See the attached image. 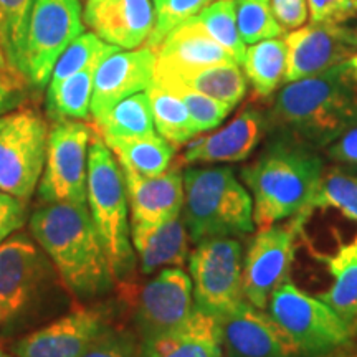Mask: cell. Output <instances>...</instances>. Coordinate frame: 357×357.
I'll return each mask as SVG.
<instances>
[{
    "label": "cell",
    "mask_w": 357,
    "mask_h": 357,
    "mask_svg": "<svg viewBox=\"0 0 357 357\" xmlns=\"http://www.w3.org/2000/svg\"><path fill=\"white\" fill-rule=\"evenodd\" d=\"M24 83H25L24 75L8 63L6 53H3L2 48H0V86L19 91V89H22V86H24Z\"/></svg>",
    "instance_id": "7bdbcfd3"
},
{
    "label": "cell",
    "mask_w": 357,
    "mask_h": 357,
    "mask_svg": "<svg viewBox=\"0 0 357 357\" xmlns=\"http://www.w3.org/2000/svg\"><path fill=\"white\" fill-rule=\"evenodd\" d=\"M91 129L78 121H58L48 134L40 199L47 204H86L88 144Z\"/></svg>",
    "instance_id": "8fae6325"
},
{
    "label": "cell",
    "mask_w": 357,
    "mask_h": 357,
    "mask_svg": "<svg viewBox=\"0 0 357 357\" xmlns=\"http://www.w3.org/2000/svg\"><path fill=\"white\" fill-rule=\"evenodd\" d=\"M79 0H35L25 38L24 75L35 86L50 79L58 58L83 33Z\"/></svg>",
    "instance_id": "30bf717a"
},
{
    "label": "cell",
    "mask_w": 357,
    "mask_h": 357,
    "mask_svg": "<svg viewBox=\"0 0 357 357\" xmlns=\"http://www.w3.org/2000/svg\"><path fill=\"white\" fill-rule=\"evenodd\" d=\"M312 24L341 25L357 19V0H307Z\"/></svg>",
    "instance_id": "f35d334b"
},
{
    "label": "cell",
    "mask_w": 357,
    "mask_h": 357,
    "mask_svg": "<svg viewBox=\"0 0 357 357\" xmlns=\"http://www.w3.org/2000/svg\"><path fill=\"white\" fill-rule=\"evenodd\" d=\"M0 357H13V356H12V354H8L7 351H3L2 347H0Z\"/></svg>",
    "instance_id": "c3c4849f"
},
{
    "label": "cell",
    "mask_w": 357,
    "mask_h": 357,
    "mask_svg": "<svg viewBox=\"0 0 357 357\" xmlns=\"http://www.w3.org/2000/svg\"><path fill=\"white\" fill-rule=\"evenodd\" d=\"M146 91L149 96L154 126L158 129L159 136L171 142L176 149L197 136L199 129L192 121L185 105L172 91L159 86L154 82Z\"/></svg>",
    "instance_id": "83f0119b"
},
{
    "label": "cell",
    "mask_w": 357,
    "mask_h": 357,
    "mask_svg": "<svg viewBox=\"0 0 357 357\" xmlns=\"http://www.w3.org/2000/svg\"><path fill=\"white\" fill-rule=\"evenodd\" d=\"M347 61H349L352 75H354V78H356V82H357V53H354V55H352Z\"/></svg>",
    "instance_id": "bcb514c9"
},
{
    "label": "cell",
    "mask_w": 357,
    "mask_h": 357,
    "mask_svg": "<svg viewBox=\"0 0 357 357\" xmlns=\"http://www.w3.org/2000/svg\"><path fill=\"white\" fill-rule=\"evenodd\" d=\"M43 273V257L29 235H12L0 243V307L7 319L29 305Z\"/></svg>",
    "instance_id": "ac0fdd59"
},
{
    "label": "cell",
    "mask_w": 357,
    "mask_h": 357,
    "mask_svg": "<svg viewBox=\"0 0 357 357\" xmlns=\"http://www.w3.org/2000/svg\"><path fill=\"white\" fill-rule=\"evenodd\" d=\"M83 20L102 42L134 50L149 38L155 12L151 0H86Z\"/></svg>",
    "instance_id": "e0dca14e"
},
{
    "label": "cell",
    "mask_w": 357,
    "mask_h": 357,
    "mask_svg": "<svg viewBox=\"0 0 357 357\" xmlns=\"http://www.w3.org/2000/svg\"><path fill=\"white\" fill-rule=\"evenodd\" d=\"M131 225H159L181 215L184 207V174L169 167L159 176L146 177L121 169Z\"/></svg>",
    "instance_id": "ffe728a7"
},
{
    "label": "cell",
    "mask_w": 357,
    "mask_h": 357,
    "mask_svg": "<svg viewBox=\"0 0 357 357\" xmlns=\"http://www.w3.org/2000/svg\"><path fill=\"white\" fill-rule=\"evenodd\" d=\"M3 121H6V118H0V128H2V124H3Z\"/></svg>",
    "instance_id": "f907efd6"
},
{
    "label": "cell",
    "mask_w": 357,
    "mask_h": 357,
    "mask_svg": "<svg viewBox=\"0 0 357 357\" xmlns=\"http://www.w3.org/2000/svg\"><path fill=\"white\" fill-rule=\"evenodd\" d=\"M318 357H357V336Z\"/></svg>",
    "instance_id": "ee69618b"
},
{
    "label": "cell",
    "mask_w": 357,
    "mask_h": 357,
    "mask_svg": "<svg viewBox=\"0 0 357 357\" xmlns=\"http://www.w3.org/2000/svg\"><path fill=\"white\" fill-rule=\"evenodd\" d=\"M268 314L278 323L301 352V357H318L357 336L331 306L312 298L287 281L271 296Z\"/></svg>",
    "instance_id": "8992f818"
},
{
    "label": "cell",
    "mask_w": 357,
    "mask_h": 357,
    "mask_svg": "<svg viewBox=\"0 0 357 357\" xmlns=\"http://www.w3.org/2000/svg\"><path fill=\"white\" fill-rule=\"evenodd\" d=\"M86 202L114 280L124 276L134 265L126 187L121 166L100 137L88 151Z\"/></svg>",
    "instance_id": "5b68a950"
},
{
    "label": "cell",
    "mask_w": 357,
    "mask_h": 357,
    "mask_svg": "<svg viewBox=\"0 0 357 357\" xmlns=\"http://www.w3.org/2000/svg\"><path fill=\"white\" fill-rule=\"evenodd\" d=\"M159 86L169 89L176 95L178 100L185 105L187 111H189L192 121H194L195 128L199 129V132L211 131L215 129L223 123V119L227 118L234 109V106L227 105V102L218 101L215 98H211L204 93L195 91L184 86V84H178L174 82H154Z\"/></svg>",
    "instance_id": "d590c367"
},
{
    "label": "cell",
    "mask_w": 357,
    "mask_h": 357,
    "mask_svg": "<svg viewBox=\"0 0 357 357\" xmlns=\"http://www.w3.org/2000/svg\"><path fill=\"white\" fill-rule=\"evenodd\" d=\"M48 131L33 109L6 116L0 128V192L26 202L37 189L47 158Z\"/></svg>",
    "instance_id": "ba28073f"
},
{
    "label": "cell",
    "mask_w": 357,
    "mask_h": 357,
    "mask_svg": "<svg viewBox=\"0 0 357 357\" xmlns=\"http://www.w3.org/2000/svg\"><path fill=\"white\" fill-rule=\"evenodd\" d=\"M155 52L149 47L114 52L95 73L91 114L95 121L106 116L124 98L146 91L154 82Z\"/></svg>",
    "instance_id": "9a60e30c"
},
{
    "label": "cell",
    "mask_w": 357,
    "mask_h": 357,
    "mask_svg": "<svg viewBox=\"0 0 357 357\" xmlns=\"http://www.w3.org/2000/svg\"><path fill=\"white\" fill-rule=\"evenodd\" d=\"M131 242L146 275L189 260V231L181 215L159 225H131Z\"/></svg>",
    "instance_id": "603a6c76"
},
{
    "label": "cell",
    "mask_w": 357,
    "mask_h": 357,
    "mask_svg": "<svg viewBox=\"0 0 357 357\" xmlns=\"http://www.w3.org/2000/svg\"><path fill=\"white\" fill-rule=\"evenodd\" d=\"M17 101H19V96H17L15 89L0 86V113H3L6 109H10Z\"/></svg>",
    "instance_id": "f6af8a7d"
},
{
    "label": "cell",
    "mask_w": 357,
    "mask_h": 357,
    "mask_svg": "<svg viewBox=\"0 0 357 357\" xmlns=\"http://www.w3.org/2000/svg\"><path fill=\"white\" fill-rule=\"evenodd\" d=\"M271 12L284 30H296L310 19L307 0H270Z\"/></svg>",
    "instance_id": "ab89813d"
},
{
    "label": "cell",
    "mask_w": 357,
    "mask_h": 357,
    "mask_svg": "<svg viewBox=\"0 0 357 357\" xmlns=\"http://www.w3.org/2000/svg\"><path fill=\"white\" fill-rule=\"evenodd\" d=\"M7 318H6V312H3V310L2 307H0V323H2V321H6Z\"/></svg>",
    "instance_id": "681fc988"
},
{
    "label": "cell",
    "mask_w": 357,
    "mask_h": 357,
    "mask_svg": "<svg viewBox=\"0 0 357 357\" xmlns=\"http://www.w3.org/2000/svg\"><path fill=\"white\" fill-rule=\"evenodd\" d=\"M154 2H159V0H154Z\"/></svg>",
    "instance_id": "816d5d0a"
},
{
    "label": "cell",
    "mask_w": 357,
    "mask_h": 357,
    "mask_svg": "<svg viewBox=\"0 0 357 357\" xmlns=\"http://www.w3.org/2000/svg\"><path fill=\"white\" fill-rule=\"evenodd\" d=\"M111 153L118 158L121 169H128L139 176L153 177L171 167L174 147L162 136L146 137H101Z\"/></svg>",
    "instance_id": "484cf974"
},
{
    "label": "cell",
    "mask_w": 357,
    "mask_h": 357,
    "mask_svg": "<svg viewBox=\"0 0 357 357\" xmlns=\"http://www.w3.org/2000/svg\"><path fill=\"white\" fill-rule=\"evenodd\" d=\"M215 0H159L155 2V22L146 47L158 52L159 45L172 32L176 26L184 24L185 20L199 15L205 7Z\"/></svg>",
    "instance_id": "8d00e7d4"
},
{
    "label": "cell",
    "mask_w": 357,
    "mask_h": 357,
    "mask_svg": "<svg viewBox=\"0 0 357 357\" xmlns=\"http://www.w3.org/2000/svg\"><path fill=\"white\" fill-rule=\"evenodd\" d=\"M220 333L225 357H301L288 333L248 301L220 318Z\"/></svg>",
    "instance_id": "4fadbf2b"
},
{
    "label": "cell",
    "mask_w": 357,
    "mask_h": 357,
    "mask_svg": "<svg viewBox=\"0 0 357 357\" xmlns=\"http://www.w3.org/2000/svg\"><path fill=\"white\" fill-rule=\"evenodd\" d=\"M30 230L77 296L108 291L114 276L86 204H47L33 212Z\"/></svg>",
    "instance_id": "7a4b0ae2"
},
{
    "label": "cell",
    "mask_w": 357,
    "mask_h": 357,
    "mask_svg": "<svg viewBox=\"0 0 357 357\" xmlns=\"http://www.w3.org/2000/svg\"><path fill=\"white\" fill-rule=\"evenodd\" d=\"M25 211L24 200L0 192V243L24 225Z\"/></svg>",
    "instance_id": "60d3db41"
},
{
    "label": "cell",
    "mask_w": 357,
    "mask_h": 357,
    "mask_svg": "<svg viewBox=\"0 0 357 357\" xmlns=\"http://www.w3.org/2000/svg\"><path fill=\"white\" fill-rule=\"evenodd\" d=\"M314 208H336L357 222V172L342 167L324 169L318 189L307 204V212Z\"/></svg>",
    "instance_id": "4dcf8cb0"
},
{
    "label": "cell",
    "mask_w": 357,
    "mask_h": 357,
    "mask_svg": "<svg viewBox=\"0 0 357 357\" xmlns=\"http://www.w3.org/2000/svg\"><path fill=\"white\" fill-rule=\"evenodd\" d=\"M222 63H235V60L208 35L197 17H192L176 26L159 45L154 70L192 71Z\"/></svg>",
    "instance_id": "44dd1931"
},
{
    "label": "cell",
    "mask_w": 357,
    "mask_h": 357,
    "mask_svg": "<svg viewBox=\"0 0 357 357\" xmlns=\"http://www.w3.org/2000/svg\"><path fill=\"white\" fill-rule=\"evenodd\" d=\"M98 66L71 75L56 86L48 88V113L56 121L88 119L91 113V96Z\"/></svg>",
    "instance_id": "f546056e"
},
{
    "label": "cell",
    "mask_w": 357,
    "mask_h": 357,
    "mask_svg": "<svg viewBox=\"0 0 357 357\" xmlns=\"http://www.w3.org/2000/svg\"><path fill=\"white\" fill-rule=\"evenodd\" d=\"M192 278L181 268H164L142 287L134 323L141 341L172 331L194 312Z\"/></svg>",
    "instance_id": "7c38bea8"
},
{
    "label": "cell",
    "mask_w": 357,
    "mask_h": 357,
    "mask_svg": "<svg viewBox=\"0 0 357 357\" xmlns=\"http://www.w3.org/2000/svg\"><path fill=\"white\" fill-rule=\"evenodd\" d=\"M270 128L311 147L333 144L357 126V82L349 61L287 83L275 98Z\"/></svg>",
    "instance_id": "6da1fadb"
},
{
    "label": "cell",
    "mask_w": 357,
    "mask_h": 357,
    "mask_svg": "<svg viewBox=\"0 0 357 357\" xmlns=\"http://www.w3.org/2000/svg\"><path fill=\"white\" fill-rule=\"evenodd\" d=\"M195 17L208 35L230 53L235 63L242 65L247 48L236 25V0H215Z\"/></svg>",
    "instance_id": "d6a6232c"
},
{
    "label": "cell",
    "mask_w": 357,
    "mask_h": 357,
    "mask_svg": "<svg viewBox=\"0 0 357 357\" xmlns=\"http://www.w3.org/2000/svg\"><path fill=\"white\" fill-rule=\"evenodd\" d=\"M33 2L35 0H0V48L6 53L8 63L22 75L26 29Z\"/></svg>",
    "instance_id": "1f68e13d"
},
{
    "label": "cell",
    "mask_w": 357,
    "mask_h": 357,
    "mask_svg": "<svg viewBox=\"0 0 357 357\" xmlns=\"http://www.w3.org/2000/svg\"><path fill=\"white\" fill-rule=\"evenodd\" d=\"M323 172V159L314 147L278 134L255 162L240 172L252 192L253 220L258 229L307 212Z\"/></svg>",
    "instance_id": "3957f363"
},
{
    "label": "cell",
    "mask_w": 357,
    "mask_h": 357,
    "mask_svg": "<svg viewBox=\"0 0 357 357\" xmlns=\"http://www.w3.org/2000/svg\"><path fill=\"white\" fill-rule=\"evenodd\" d=\"M268 129V116L248 105L220 131L190 141L182 160L187 164L242 162L257 149Z\"/></svg>",
    "instance_id": "2e32d148"
},
{
    "label": "cell",
    "mask_w": 357,
    "mask_h": 357,
    "mask_svg": "<svg viewBox=\"0 0 357 357\" xmlns=\"http://www.w3.org/2000/svg\"><path fill=\"white\" fill-rule=\"evenodd\" d=\"M95 123L101 137H146L155 134L147 91L124 98Z\"/></svg>",
    "instance_id": "f1b7e54d"
},
{
    "label": "cell",
    "mask_w": 357,
    "mask_h": 357,
    "mask_svg": "<svg viewBox=\"0 0 357 357\" xmlns=\"http://www.w3.org/2000/svg\"><path fill=\"white\" fill-rule=\"evenodd\" d=\"M321 258L333 276L331 288L321 294V300L357 333V236L333 255Z\"/></svg>",
    "instance_id": "d4e9b609"
},
{
    "label": "cell",
    "mask_w": 357,
    "mask_h": 357,
    "mask_svg": "<svg viewBox=\"0 0 357 357\" xmlns=\"http://www.w3.org/2000/svg\"><path fill=\"white\" fill-rule=\"evenodd\" d=\"M82 357H139V346L132 334L105 326Z\"/></svg>",
    "instance_id": "74e56055"
},
{
    "label": "cell",
    "mask_w": 357,
    "mask_h": 357,
    "mask_svg": "<svg viewBox=\"0 0 357 357\" xmlns=\"http://www.w3.org/2000/svg\"><path fill=\"white\" fill-rule=\"evenodd\" d=\"M351 45L357 50V30L351 29Z\"/></svg>",
    "instance_id": "7dc6e473"
},
{
    "label": "cell",
    "mask_w": 357,
    "mask_h": 357,
    "mask_svg": "<svg viewBox=\"0 0 357 357\" xmlns=\"http://www.w3.org/2000/svg\"><path fill=\"white\" fill-rule=\"evenodd\" d=\"M287 75L284 83L314 77L356 53L351 45V29L333 24H312L284 35Z\"/></svg>",
    "instance_id": "5bb4252c"
},
{
    "label": "cell",
    "mask_w": 357,
    "mask_h": 357,
    "mask_svg": "<svg viewBox=\"0 0 357 357\" xmlns=\"http://www.w3.org/2000/svg\"><path fill=\"white\" fill-rule=\"evenodd\" d=\"M307 215V212H301L288 222L265 227L250 240L242 270L243 294L250 305L266 310L273 293L288 281L296 236Z\"/></svg>",
    "instance_id": "9c48e42d"
},
{
    "label": "cell",
    "mask_w": 357,
    "mask_h": 357,
    "mask_svg": "<svg viewBox=\"0 0 357 357\" xmlns=\"http://www.w3.org/2000/svg\"><path fill=\"white\" fill-rule=\"evenodd\" d=\"M139 357H225L220 319L195 307L176 329L141 341Z\"/></svg>",
    "instance_id": "7402d4cb"
},
{
    "label": "cell",
    "mask_w": 357,
    "mask_h": 357,
    "mask_svg": "<svg viewBox=\"0 0 357 357\" xmlns=\"http://www.w3.org/2000/svg\"><path fill=\"white\" fill-rule=\"evenodd\" d=\"M154 82H174L235 106L247 95L248 79L236 63H222L192 71H158Z\"/></svg>",
    "instance_id": "cb8c5ba5"
},
{
    "label": "cell",
    "mask_w": 357,
    "mask_h": 357,
    "mask_svg": "<svg viewBox=\"0 0 357 357\" xmlns=\"http://www.w3.org/2000/svg\"><path fill=\"white\" fill-rule=\"evenodd\" d=\"M102 319L96 310L71 311L20 339L15 357H82L105 329Z\"/></svg>",
    "instance_id": "d6986e66"
},
{
    "label": "cell",
    "mask_w": 357,
    "mask_h": 357,
    "mask_svg": "<svg viewBox=\"0 0 357 357\" xmlns=\"http://www.w3.org/2000/svg\"><path fill=\"white\" fill-rule=\"evenodd\" d=\"M118 50V47L102 42L95 33L79 35L63 52V55L58 58L48 88L56 86L71 75L78 73V71L91 68V66H100L105 58H108L111 53Z\"/></svg>",
    "instance_id": "836d02e7"
},
{
    "label": "cell",
    "mask_w": 357,
    "mask_h": 357,
    "mask_svg": "<svg viewBox=\"0 0 357 357\" xmlns=\"http://www.w3.org/2000/svg\"><path fill=\"white\" fill-rule=\"evenodd\" d=\"M236 25L245 45L284 35V29L271 12L270 0H236Z\"/></svg>",
    "instance_id": "e575fe53"
},
{
    "label": "cell",
    "mask_w": 357,
    "mask_h": 357,
    "mask_svg": "<svg viewBox=\"0 0 357 357\" xmlns=\"http://www.w3.org/2000/svg\"><path fill=\"white\" fill-rule=\"evenodd\" d=\"M194 243L253 231V200L230 167L184 172V218Z\"/></svg>",
    "instance_id": "277c9868"
},
{
    "label": "cell",
    "mask_w": 357,
    "mask_h": 357,
    "mask_svg": "<svg viewBox=\"0 0 357 357\" xmlns=\"http://www.w3.org/2000/svg\"><path fill=\"white\" fill-rule=\"evenodd\" d=\"M242 245L236 238H211L189 253L194 301L199 311L223 318L245 303Z\"/></svg>",
    "instance_id": "52a82bcc"
},
{
    "label": "cell",
    "mask_w": 357,
    "mask_h": 357,
    "mask_svg": "<svg viewBox=\"0 0 357 357\" xmlns=\"http://www.w3.org/2000/svg\"><path fill=\"white\" fill-rule=\"evenodd\" d=\"M287 43L284 38H268L250 45L243 58V70L253 93L258 98H270L284 83L287 75Z\"/></svg>",
    "instance_id": "4316f807"
},
{
    "label": "cell",
    "mask_w": 357,
    "mask_h": 357,
    "mask_svg": "<svg viewBox=\"0 0 357 357\" xmlns=\"http://www.w3.org/2000/svg\"><path fill=\"white\" fill-rule=\"evenodd\" d=\"M329 158L339 162L357 164V126L342 134L328 147Z\"/></svg>",
    "instance_id": "b9f144b4"
}]
</instances>
